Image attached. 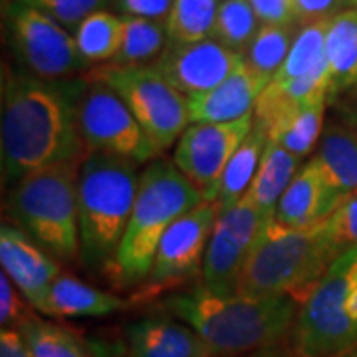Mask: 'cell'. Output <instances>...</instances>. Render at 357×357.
Masks as SVG:
<instances>
[{"label": "cell", "mask_w": 357, "mask_h": 357, "mask_svg": "<svg viewBox=\"0 0 357 357\" xmlns=\"http://www.w3.org/2000/svg\"><path fill=\"white\" fill-rule=\"evenodd\" d=\"M88 79H42L4 72L0 149L6 183L64 163H84L89 151L79 129Z\"/></svg>", "instance_id": "6da1fadb"}, {"label": "cell", "mask_w": 357, "mask_h": 357, "mask_svg": "<svg viewBox=\"0 0 357 357\" xmlns=\"http://www.w3.org/2000/svg\"><path fill=\"white\" fill-rule=\"evenodd\" d=\"M161 306L189 324L217 357H248L282 345L300 310L290 296H218L203 284L167 296Z\"/></svg>", "instance_id": "7a4b0ae2"}, {"label": "cell", "mask_w": 357, "mask_h": 357, "mask_svg": "<svg viewBox=\"0 0 357 357\" xmlns=\"http://www.w3.org/2000/svg\"><path fill=\"white\" fill-rule=\"evenodd\" d=\"M203 201L201 191L175 163L155 159L145 167L128 232L109 270H105L112 272L115 286H137L147 280L169 227Z\"/></svg>", "instance_id": "3957f363"}, {"label": "cell", "mask_w": 357, "mask_h": 357, "mask_svg": "<svg viewBox=\"0 0 357 357\" xmlns=\"http://www.w3.org/2000/svg\"><path fill=\"white\" fill-rule=\"evenodd\" d=\"M137 167L135 161L107 153L88 155L79 167V238L88 268L105 272L119 252L139 189Z\"/></svg>", "instance_id": "277c9868"}, {"label": "cell", "mask_w": 357, "mask_h": 357, "mask_svg": "<svg viewBox=\"0 0 357 357\" xmlns=\"http://www.w3.org/2000/svg\"><path fill=\"white\" fill-rule=\"evenodd\" d=\"M82 163L46 167L16 181L6 211L14 227L60 262L82 258L77 183Z\"/></svg>", "instance_id": "5b68a950"}, {"label": "cell", "mask_w": 357, "mask_h": 357, "mask_svg": "<svg viewBox=\"0 0 357 357\" xmlns=\"http://www.w3.org/2000/svg\"><path fill=\"white\" fill-rule=\"evenodd\" d=\"M333 260L319 225L294 230L272 220L246 262L238 294L290 296L302 306Z\"/></svg>", "instance_id": "8992f818"}, {"label": "cell", "mask_w": 357, "mask_h": 357, "mask_svg": "<svg viewBox=\"0 0 357 357\" xmlns=\"http://www.w3.org/2000/svg\"><path fill=\"white\" fill-rule=\"evenodd\" d=\"M351 286V256L333 260L298 310L290 349L298 357H340L357 347V321L345 310Z\"/></svg>", "instance_id": "52a82bcc"}, {"label": "cell", "mask_w": 357, "mask_h": 357, "mask_svg": "<svg viewBox=\"0 0 357 357\" xmlns=\"http://www.w3.org/2000/svg\"><path fill=\"white\" fill-rule=\"evenodd\" d=\"M88 79L103 82L128 103L155 147L163 153L191 126L189 98L167 82L155 66H102Z\"/></svg>", "instance_id": "ba28073f"}, {"label": "cell", "mask_w": 357, "mask_h": 357, "mask_svg": "<svg viewBox=\"0 0 357 357\" xmlns=\"http://www.w3.org/2000/svg\"><path fill=\"white\" fill-rule=\"evenodd\" d=\"M8 38L26 74L42 79H66L89 68L76 40L48 14L14 0L6 10Z\"/></svg>", "instance_id": "9c48e42d"}, {"label": "cell", "mask_w": 357, "mask_h": 357, "mask_svg": "<svg viewBox=\"0 0 357 357\" xmlns=\"http://www.w3.org/2000/svg\"><path fill=\"white\" fill-rule=\"evenodd\" d=\"M79 129L89 155H117L137 165L153 163L161 155L128 103L103 82L88 79L79 102Z\"/></svg>", "instance_id": "30bf717a"}, {"label": "cell", "mask_w": 357, "mask_h": 357, "mask_svg": "<svg viewBox=\"0 0 357 357\" xmlns=\"http://www.w3.org/2000/svg\"><path fill=\"white\" fill-rule=\"evenodd\" d=\"M272 220L244 199L218 213L204 255L201 284L218 296L238 294L246 262Z\"/></svg>", "instance_id": "8fae6325"}, {"label": "cell", "mask_w": 357, "mask_h": 357, "mask_svg": "<svg viewBox=\"0 0 357 357\" xmlns=\"http://www.w3.org/2000/svg\"><path fill=\"white\" fill-rule=\"evenodd\" d=\"M252 128L255 112L229 123H191L178 137L173 163L201 191L204 201L215 203L222 171Z\"/></svg>", "instance_id": "7c38bea8"}, {"label": "cell", "mask_w": 357, "mask_h": 357, "mask_svg": "<svg viewBox=\"0 0 357 357\" xmlns=\"http://www.w3.org/2000/svg\"><path fill=\"white\" fill-rule=\"evenodd\" d=\"M217 218V204L203 201L169 227L157 248L151 274L145 280V294L191 280L203 272L206 246Z\"/></svg>", "instance_id": "4fadbf2b"}, {"label": "cell", "mask_w": 357, "mask_h": 357, "mask_svg": "<svg viewBox=\"0 0 357 357\" xmlns=\"http://www.w3.org/2000/svg\"><path fill=\"white\" fill-rule=\"evenodd\" d=\"M243 54L206 38L201 42H167L155 68L185 98L206 93L243 64Z\"/></svg>", "instance_id": "5bb4252c"}, {"label": "cell", "mask_w": 357, "mask_h": 357, "mask_svg": "<svg viewBox=\"0 0 357 357\" xmlns=\"http://www.w3.org/2000/svg\"><path fill=\"white\" fill-rule=\"evenodd\" d=\"M0 264L32 310L46 316L52 282L62 274L58 258L18 227L4 222L0 227Z\"/></svg>", "instance_id": "9a60e30c"}, {"label": "cell", "mask_w": 357, "mask_h": 357, "mask_svg": "<svg viewBox=\"0 0 357 357\" xmlns=\"http://www.w3.org/2000/svg\"><path fill=\"white\" fill-rule=\"evenodd\" d=\"M312 159L324 181L330 217L357 195V129L342 115L328 117Z\"/></svg>", "instance_id": "2e32d148"}, {"label": "cell", "mask_w": 357, "mask_h": 357, "mask_svg": "<svg viewBox=\"0 0 357 357\" xmlns=\"http://www.w3.org/2000/svg\"><path fill=\"white\" fill-rule=\"evenodd\" d=\"M270 79L256 74L252 68L238 66L222 84L206 93L189 98L191 123H229L252 114L260 93Z\"/></svg>", "instance_id": "e0dca14e"}, {"label": "cell", "mask_w": 357, "mask_h": 357, "mask_svg": "<svg viewBox=\"0 0 357 357\" xmlns=\"http://www.w3.org/2000/svg\"><path fill=\"white\" fill-rule=\"evenodd\" d=\"M133 357H217L189 324L173 316H147L126 328Z\"/></svg>", "instance_id": "ac0fdd59"}, {"label": "cell", "mask_w": 357, "mask_h": 357, "mask_svg": "<svg viewBox=\"0 0 357 357\" xmlns=\"http://www.w3.org/2000/svg\"><path fill=\"white\" fill-rule=\"evenodd\" d=\"M326 60L330 74L328 103H335L357 89V6L345 8L330 20Z\"/></svg>", "instance_id": "d6986e66"}, {"label": "cell", "mask_w": 357, "mask_h": 357, "mask_svg": "<svg viewBox=\"0 0 357 357\" xmlns=\"http://www.w3.org/2000/svg\"><path fill=\"white\" fill-rule=\"evenodd\" d=\"M328 218L326 189L314 159L302 165L282 195L274 220L286 229H312Z\"/></svg>", "instance_id": "ffe728a7"}, {"label": "cell", "mask_w": 357, "mask_h": 357, "mask_svg": "<svg viewBox=\"0 0 357 357\" xmlns=\"http://www.w3.org/2000/svg\"><path fill=\"white\" fill-rule=\"evenodd\" d=\"M128 307V302L100 290L72 274H60L52 282L46 316L54 318H103Z\"/></svg>", "instance_id": "44dd1931"}, {"label": "cell", "mask_w": 357, "mask_h": 357, "mask_svg": "<svg viewBox=\"0 0 357 357\" xmlns=\"http://www.w3.org/2000/svg\"><path fill=\"white\" fill-rule=\"evenodd\" d=\"M302 161L304 159H300L298 155L268 141L264 157L260 161L250 189L244 195V201L255 204L266 217L274 218L282 195L290 187L296 173L302 169Z\"/></svg>", "instance_id": "7402d4cb"}, {"label": "cell", "mask_w": 357, "mask_h": 357, "mask_svg": "<svg viewBox=\"0 0 357 357\" xmlns=\"http://www.w3.org/2000/svg\"><path fill=\"white\" fill-rule=\"evenodd\" d=\"M268 137L264 131L252 128L248 137L243 141V145L236 149V153L230 157L229 165L225 167L222 177L217 187V204L218 213L229 211L234 204H238L244 199L246 191L250 189L256 177V171L260 167V161L266 151Z\"/></svg>", "instance_id": "603a6c76"}, {"label": "cell", "mask_w": 357, "mask_h": 357, "mask_svg": "<svg viewBox=\"0 0 357 357\" xmlns=\"http://www.w3.org/2000/svg\"><path fill=\"white\" fill-rule=\"evenodd\" d=\"M123 36V16L98 10L74 28V40L82 58L91 64L114 62Z\"/></svg>", "instance_id": "cb8c5ba5"}, {"label": "cell", "mask_w": 357, "mask_h": 357, "mask_svg": "<svg viewBox=\"0 0 357 357\" xmlns=\"http://www.w3.org/2000/svg\"><path fill=\"white\" fill-rule=\"evenodd\" d=\"M298 24H262L243 52L244 64L266 79H274L292 50Z\"/></svg>", "instance_id": "d4e9b609"}, {"label": "cell", "mask_w": 357, "mask_h": 357, "mask_svg": "<svg viewBox=\"0 0 357 357\" xmlns=\"http://www.w3.org/2000/svg\"><path fill=\"white\" fill-rule=\"evenodd\" d=\"M169 34L165 22L123 16L121 46L115 54L114 66H145L157 60L165 50Z\"/></svg>", "instance_id": "484cf974"}, {"label": "cell", "mask_w": 357, "mask_h": 357, "mask_svg": "<svg viewBox=\"0 0 357 357\" xmlns=\"http://www.w3.org/2000/svg\"><path fill=\"white\" fill-rule=\"evenodd\" d=\"M18 332L32 357H93L89 345L76 333L34 314L20 324Z\"/></svg>", "instance_id": "4316f807"}, {"label": "cell", "mask_w": 357, "mask_h": 357, "mask_svg": "<svg viewBox=\"0 0 357 357\" xmlns=\"http://www.w3.org/2000/svg\"><path fill=\"white\" fill-rule=\"evenodd\" d=\"M330 20H316L298 28V34L294 38L292 50L288 54L282 70L276 74L274 82H286V79H296L318 70L321 66L328 64L326 60V36Z\"/></svg>", "instance_id": "83f0119b"}, {"label": "cell", "mask_w": 357, "mask_h": 357, "mask_svg": "<svg viewBox=\"0 0 357 357\" xmlns=\"http://www.w3.org/2000/svg\"><path fill=\"white\" fill-rule=\"evenodd\" d=\"M218 0H173L165 26L171 42H201L213 36Z\"/></svg>", "instance_id": "f1b7e54d"}, {"label": "cell", "mask_w": 357, "mask_h": 357, "mask_svg": "<svg viewBox=\"0 0 357 357\" xmlns=\"http://www.w3.org/2000/svg\"><path fill=\"white\" fill-rule=\"evenodd\" d=\"M326 109H328V102H318L302 107L270 139V143L280 145L286 151L298 155L300 159H306L307 155L314 153V149H318L319 137L326 126Z\"/></svg>", "instance_id": "f546056e"}, {"label": "cell", "mask_w": 357, "mask_h": 357, "mask_svg": "<svg viewBox=\"0 0 357 357\" xmlns=\"http://www.w3.org/2000/svg\"><path fill=\"white\" fill-rule=\"evenodd\" d=\"M260 20L250 0H222L211 38L230 50L243 54L256 36Z\"/></svg>", "instance_id": "4dcf8cb0"}, {"label": "cell", "mask_w": 357, "mask_h": 357, "mask_svg": "<svg viewBox=\"0 0 357 357\" xmlns=\"http://www.w3.org/2000/svg\"><path fill=\"white\" fill-rule=\"evenodd\" d=\"M319 230L335 258L357 246V195L319 222Z\"/></svg>", "instance_id": "1f68e13d"}, {"label": "cell", "mask_w": 357, "mask_h": 357, "mask_svg": "<svg viewBox=\"0 0 357 357\" xmlns=\"http://www.w3.org/2000/svg\"><path fill=\"white\" fill-rule=\"evenodd\" d=\"M18 2L48 14L66 28H76L89 14L109 6V0H18Z\"/></svg>", "instance_id": "d6a6232c"}, {"label": "cell", "mask_w": 357, "mask_h": 357, "mask_svg": "<svg viewBox=\"0 0 357 357\" xmlns=\"http://www.w3.org/2000/svg\"><path fill=\"white\" fill-rule=\"evenodd\" d=\"M30 304L24 300V296L18 292L13 280L2 272L0 274V324L2 328L18 330L20 324L26 318L32 316Z\"/></svg>", "instance_id": "836d02e7"}, {"label": "cell", "mask_w": 357, "mask_h": 357, "mask_svg": "<svg viewBox=\"0 0 357 357\" xmlns=\"http://www.w3.org/2000/svg\"><path fill=\"white\" fill-rule=\"evenodd\" d=\"M347 4L349 0H292L294 22L304 26L316 20L333 18L337 13L345 10Z\"/></svg>", "instance_id": "e575fe53"}, {"label": "cell", "mask_w": 357, "mask_h": 357, "mask_svg": "<svg viewBox=\"0 0 357 357\" xmlns=\"http://www.w3.org/2000/svg\"><path fill=\"white\" fill-rule=\"evenodd\" d=\"M109 6L126 16L165 22L171 13L173 0H109Z\"/></svg>", "instance_id": "d590c367"}, {"label": "cell", "mask_w": 357, "mask_h": 357, "mask_svg": "<svg viewBox=\"0 0 357 357\" xmlns=\"http://www.w3.org/2000/svg\"><path fill=\"white\" fill-rule=\"evenodd\" d=\"M262 24H296L292 0H250Z\"/></svg>", "instance_id": "8d00e7d4"}, {"label": "cell", "mask_w": 357, "mask_h": 357, "mask_svg": "<svg viewBox=\"0 0 357 357\" xmlns=\"http://www.w3.org/2000/svg\"><path fill=\"white\" fill-rule=\"evenodd\" d=\"M0 357H32L24 337L18 330L2 328L0 332Z\"/></svg>", "instance_id": "74e56055"}, {"label": "cell", "mask_w": 357, "mask_h": 357, "mask_svg": "<svg viewBox=\"0 0 357 357\" xmlns=\"http://www.w3.org/2000/svg\"><path fill=\"white\" fill-rule=\"evenodd\" d=\"M88 345L93 357H133L128 347L109 344V342H103V340H89Z\"/></svg>", "instance_id": "f35d334b"}, {"label": "cell", "mask_w": 357, "mask_h": 357, "mask_svg": "<svg viewBox=\"0 0 357 357\" xmlns=\"http://www.w3.org/2000/svg\"><path fill=\"white\" fill-rule=\"evenodd\" d=\"M335 107H337V115L345 117L357 129V89L347 93V100H337Z\"/></svg>", "instance_id": "ab89813d"}, {"label": "cell", "mask_w": 357, "mask_h": 357, "mask_svg": "<svg viewBox=\"0 0 357 357\" xmlns=\"http://www.w3.org/2000/svg\"><path fill=\"white\" fill-rule=\"evenodd\" d=\"M345 310L357 321V282H351V286H349L347 300H345Z\"/></svg>", "instance_id": "60d3db41"}, {"label": "cell", "mask_w": 357, "mask_h": 357, "mask_svg": "<svg viewBox=\"0 0 357 357\" xmlns=\"http://www.w3.org/2000/svg\"><path fill=\"white\" fill-rule=\"evenodd\" d=\"M284 345H276V347H268V349H262V351H258V354H252V356L248 357H280L284 354Z\"/></svg>", "instance_id": "b9f144b4"}, {"label": "cell", "mask_w": 357, "mask_h": 357, "mask_svg": "<svg viewBox=\"0 0 357 357\" xmlns=\"http://www.w3.org/2000/svg\"><path fill=\"white\" fill-rule=\"evenodd\" d=\"M340 357H357V347H354V349H349V351H345L344 356Z\"/></svg>", "instance_id": "7bdbcfd3"}, {"label": "cell", "mask_w": 357, "mask_h": 357, "mask_svg": "<svg viewBox=\"0 0 357 357\" xmlns=\"http://www.w3.org/2000/svg\"><path fill=\"white\" fill-rule=\"evenodd\" d=\"M280 357H298V356L294 354L292 349H288V347H286V349H284V354H282Z\"/></svg>", "instance_id": "ee69618b"}, {"label": "cell", "mask_w": 357, "mask_h": 357, "mask_svg": "<svg viewBox=\"0 0 357 357\" xmlns=\"http://www.w3.org/2000/svg\"><path fill=\"white\" fill-rule=\"evenodd\" d=\"M349 6H357V0H349Z\"/></svg>", "instance_id": "f6af8a7d"}, {"label": "cell", "mask_w": 357, "mask_h": 357, "mask_svg": "<svg viewBox=\"0 0 357 357\" xmlns=\"http://www.w3.org/2000/svg\"><path fill=\"white\" fill-rule=\"evenodd\" d=\"M354 282H357V280H354Z\"/></svg>", "instance_id": "bcb514c9"}]
</instances>
